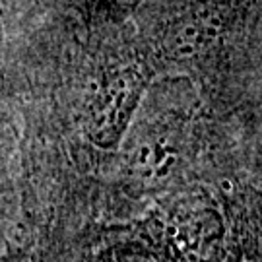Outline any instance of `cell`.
<instances>
[{"label": "cell", "mask_w": 262, "mask_h": 262, "mask_svg": "<svg viewBox=\"0 0 262 262\" xmlns=\"http://www.w3.org/2000/svg\"><path fill=\"white\" fill-rule=\"evenodd\" d=\"M146 90V72L128 62L113 68L95 90L90 105V134L99 146L111 148L128 126Z\"/></svg>", "instance_id": "obj_1"}, {"label": "cell", "mask_w": 262, "mask_h": 262, "mask_svg": "<svg viewBox=\"0 0 262 262\" xmlns=\"http://www.w3.org/2000/svg\"><path fill=\"white\" fill-rule=\"evenodd\" d=\"M8 262H19L18 258H12V260H8Z\"/></svg>", "instance_id": "obj_2"}]
</instances>
